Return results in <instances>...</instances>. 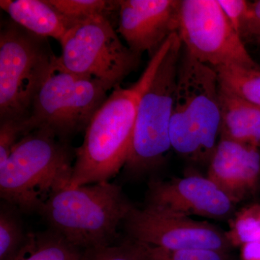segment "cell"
<instances>
[{"label": "cell", "instance_id": "obj_5", "mask_svg": "<svg viewBox=\"0 0 260 260\" xmlns=\"http://www.w3.org/2000/svg\"><path fill=\"white\" fill-rule=\"evenodd\" d=\"M183 45L177 34L145 87L137 109L129 155L122 172L128 179L153 174L172 148L170 126Z\"/></svg>", "mask_w": 260, "mask_h": 260}, {"label": "cell", "instance_id": "obj_23", "mask_svg": "<svg viewBox=\"0 0 260 260\" xmlns=\"http://www.w3.org/2000/svg\"><path fill=\"white\" fill-rule=\"evenodd\" d=\"M25 135L26 130L23 122L0 121V166L6 162L19 140Z\"/></svg>", "mask_w": 260, "mask_h": 260}, {"label": "cell", "instance_id": "obj_16", "mask_svg": "<svg viewBox=\"0 0 260 260\" xmlns=\"http://www.w3.org/2000/svg\"><path fill=\"white\" fill-rule=\"evenodd\" d=\"M213 69L220 90L260 107V67L228 64Z\"/></svg>", "mask_w": 260, "mask_h": 260}, {"label": "cell", "instance_id": "obj_13", "mask_svg": "<svg viewBox=\"0 0 260 260\" xmlns=\"http://www.w3.org/2000/svg\"><path fill=\"white\" fill-rule=\"evenodd\" d=\"M207 177L234 204L254 198L260 193V148L220 138Z\"/></svg>", "mask_w": 260, "mask_h": 260}, {"label": "cell", "instance_id": "obj_18", "mask_svg": "<svg viewBox=\"0 0 260 260\" xmlns=\"http://www.w3.org/2000/svg\"><path fill=\"white\" fill-rule=\"evenodd\" d=\"M84 251L48 229L32 233L28 246L17 260H83Z\"/></svg>", "mask_w": 260, "mask_h": 260}, {"label": "cell", "instance_id": "obj_21", "mask_svg": "<svg viewBox=\"0 0 260 260\" xmlns=\"http://www.w3.org/2000/svg\"><path fill=\"white\" fill-rule=\"evenodd\" d=\"M83 260H145L144 245L126 237L119 244L85 250Z\"/></svg>", "mask_w": 260, "mask_h": 260}, {"label": "cell", "instance_id": "obj_15", "mask_svg": "<svg viewBox=\"0 0 260 260\" xmlns=\"http://www.w3.org/2000/svg\"><path fill=\"white\" fill-rule=\"evenodd\" d=\"M220 138L260 148V107L219 88Z\"/></svg>", "mask_w": 260, "mask_h": 260}, {"label": "cell", "instance_id": "obj_2", "mask_svg": "<svg viewBox=\"0 0 260 260\" xmlns=\"http://www.w3.org/2000/svg\"><path fill=\"white\" fill-rule=\"evenodd\" d=\"M134 206L120 186L106 181L61 188L38 213L49 229L85 251L114 244L119 225Z\"/></svg>", "mask_w": 260, "mask_h": 260}, {"label": "cell", "instance_id": "obj_25", "mask_svg": "<svg viewBox=\"0 0 260 260\" xmlns=\"http://www.w3.org/2000/svg\"><path fill=\"white\" fill-rule=\"evenodd\" d=\"M240 36L244 43L260 44V0L249 3V11Z\"/></svg>", "mask_w": 260, "mask_h": 260}, {"label": "cell", "instance_id": "obj_12", "mask_svg": "<svg viewBox=\"0 0 260 260\" xmlns=\"http://www.w3.org/2000/svg\"><path fill=\"white\" fill-rule=\"evenodd\" d=\"M179 0H119L118 32L126 46L153 56L177 34Z\"/></svg>", "mask_w": 260, "mask_h": 260}, {"label": "cell", "instance_id": "obj_11", "mask_svg": "<svg viewBox=\"0 0 260 260\" xmlns=\"http://www.w3.org/2000/svg\"><path fill=\"white\" fill-rule=\"evenodd\" d=\"M145 205L183 216L229 221L237 205L208 177L196 173L185 177L148 181Z\"/></svg>", "mask_w": 260, "mask_h": 260}, {"label": "cell", "instance_id": "obj_10", "mask_svg": "<svg viewBox=\"0 0 260 260\" xmlns=\"http://www.w3.org/2000/svg\"><path fill=\"white\" fill-rule=\"evenodd\" d=\"M126 237L167 249H210L231 252L226 232L208 221L169 213L151 205L130 210L122 223Z\"/></svg>", "mask_w": 260, "mask_h": 260}, {"label": "cell", "instance_id": "obj_4", "mask_svg": "<svg viewBox=\"0 0 260 260\" xmlns=\"http://www.w3.org/2000/svg\"><path fill=\"white\" fill-rule=\"evenodd\" d=\"M216 72L183 48L170 126L172 148L195 164H208L220 138Z\"/></svg>", "mask_w": 260, "mask_h": 260}, {"label": "cell", "instance_id": "obj_26", "mask_svg": "<svg viewBox=\"0 0 260 260\" xmlns=\"http://www.w3.org/2000/svg\"><path fill=\"white\" fill-rule=\"evenodd\" d=\"M240 258L241 260H260V241L241 246Z\"/></svg>", "mask_w": 260, "mask_h": 260}, {"label": "cell", "instance_id": "obj_1", "mask_svg": "<svg viewBox=\"0 0 260 260\" xmlns=\"http://www.w3.org/2000/svg\"><path fill=\"white\" fill-rule=\"evenodd\" d=\"M170 45L159 49L141 77L129 88L116 87L98 109L75 148L70 186L109 181L122 170L129 155L140 96Z\"/></svg>", "mask_w": 260, "mask_h": 260}, {"label": "cell", "instance_id": "obj_9", "mask_svg": "<svg viewBox=\"0 0 260 260\" xmlns=\"http://www.w3.org/2000/svg\"><path fill=\"white\" fill-rule=\"evenodd\" d=\"M177 34L186 51L213 68L228 64L259 67L218 0H180Z\"/></svg>", "mask_w": 260, "mask_h": 260}, {"label": "cell", "instance_id": "obj_24", "mask_svg": "<svg viewBox=\"0 0 260 260\" xmlns=\"http://www.w3.org/2000/svg\"><path fill=\"white\" fill-rule=\"evenodd\" d=\"M224 14L234 28L240 35L248 11L250 2L245 0H218ZM241 37V36H240Z\"/></svg>", "mask_w": 260, "mask_h": 260}, {"label": "cell", "instance_id": "obj_3", "mask_svg": "<svg viewBox=\"0 0 260 260\" xmlns=\"http://www.w3.org/2000/svg\"><path fill=\"white\" fill-rule=\"evenodd\" d=\"M75 148L46 129L24 135L0 166V197L23 213H37L54 191L69 185Z\"/></svg>", "mask_w": 260, "mask_h": 260}, {"label": "cell", "instance_id": "obj_22", "mask_svg": "<svg viewBox=\"0 0 260 260\" xmlns=\"http://www.w3.org/2000/svg\"><path fill=\"white\" fill-rule=\"evenodd\" d=\"M141 244V243H140ZM145 260H231L230 252L210 249H167L143 244Z\"/></svg>", "mask_w": 260, "mask_h": 260}, {"label": "cell", "instance_id": "obj_6", "mask_svg": "<svg viewBox=\"0 0 260 260\" xmlns=\"http://www.w3.org/2000/svg\"><path fill=\"white\" fill-rule=\"evenodd\" d=\"M109 90L99 80L64 69L56 56L24 123L27 134L46 129L68 142L73 135L85 131L107 100Z\"/></svg>", "mask_w": 260, "mask_h": 260}, {"label": "cell", "instance_id": "obj_17", "mask_svg": "<svg viewBox=\"0 0 260 260\" xmlns=\"http://www.w3.org/2000/svg\"><path fill=\"white\" fill-rule=\"evenodd\" d=\"M20 212L3 201L0 208V260H17L31 239L32 233L24 227Z\"/></svg>", "mask_w": 260, "mask_h": 260}, {"label": "cell", "instance_id": "obj_7", "mask_svg": "<svg viewBox=\"0 0 260 260\" xmlns=\"http://www.w3.org/2000/svg\"><path fill=\"white\" fill-rule=\"evenodd\" d=\"M55 55L44 38L10 24L0 32V121L23 122Z\"/></svg>", "mask_w": 260, "mask_h": 260}, {"label": "cell", "instance_id": "obj_14", "mask_svg": "<svg viewBox=\"0 0 260 260\" xmlns=\"http://www.w3.org/2000/svg\"><path fill=\"white\" fill-rule=\"evenodd\" d=\"M0 7L18 26L44 39L59 42L72 25L48 0H1Z\"/></svg>", "mask_w": 260, "mask_h": 260}, {"label": "cell", "instance_id": "obj_19", "mask_svg": "<svg viewBox=\"0 0 260 260\" xmlns=\"http://www.w3.org/2000/svg\"><path fill=\"white\" fill-rule=\"evenodd\" d=\"M228 240L233 248L260 241V201L236 210L229 220Z\"/></svg>", "mask_w": 260, "mask_h": 260}, {"label": "cell", "instance_id": "obj_20", "mask_svg": "<svg viewBox=\"0 0 260 260\" xmlns=\"http://www.w3.org/2000/svg\"><path fill=\"white\" fill-rule=\"evenodd\" d=\"M70 23L104 16L119 10V1L109 0H48Z\"/></svg>", "mask_w": 260, "mask_h": 260}, {"label": "cell", "instance_id": "obj_8", "mask_svg": "<svg viewBox=\"0 0 260 260\" xmlns=\"http://www.w3.org/2000/svg\"><path fill=\"white\" fill-rule=\"evenodd\" d=\"M59 43L57 59L64 69L99 80L109 90L120 86L140 65L141 56L123 44L107 17L73 23Z\"/></svg>", "mask_w": 260, "mask_h": 260}]
</instances>
